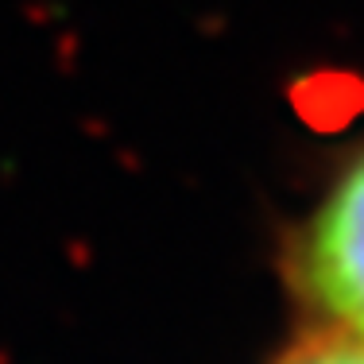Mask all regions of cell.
<instances>
[{
    "instance_id": "cell-2",
    "label": "cell",
    "mask_w": 364,
    "mask_h": 364,
    "mask_svg": "<svg viewBox=\"0 0 364 364\" xmlns=\"http://www.w3.org/2000/svg\"><path fill=\"white\" fill-rule=\"evenodd\" d=\"M283 364H364V337L360 333L329 337V341H318L310 349H299Z\"/></svg>"
},
{
    "instance_id": "cell-1",
    "label": "cell",
    "mask_w": 364,
    "mask_h": 364,
    "mask_svg": "<svg viewBox=\"0 0 364 364\" xmlns=\"http://www.w3.org/2000/svg\"><path fill=\"white\" fill-rule=\"evenodd\" d=\"M310 294L349 333L364 337V155L329 190L302 248Z\"/></svg>"
}]
</instances>
